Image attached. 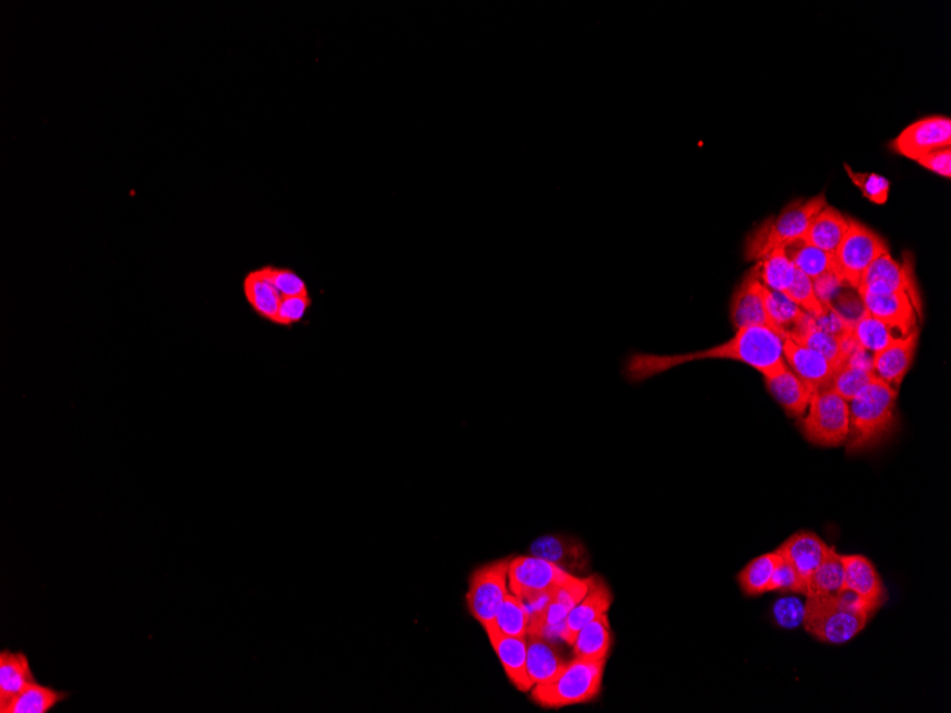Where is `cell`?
Returning <instances> with one entry per match:
<instances>
[{"mask_svg":"<svg viewBox=\"0 0 951 713\" xmlns=\"http://www.w3.org/2000/svg\"><path fill=\"white\" fill-rule=\"evenodd\" d=\"M857 290L860 294H919L912 265L893 260L889 251L871 262Z\"/></svg>","mask_w":951,"mask_h":713,"instance_id":"7c38bea8","label":"cell"},{"mask_svg":"<svg viewBox=\"0 0 951 713\" xmlns=\"http://www.w3.org/2000/svg\"><path fill=\"white\" fill-rule=\"evenodd\" d=\"M842 560L845 571L843 590L859 598L871 614L878 613L887 603L888 591L873 562L860 555L842 556Z\"/></svg>","mask_w":951,"mask_h":713,"instance_id":"8fae6325","label":"cell"},{"mask_svg":"<svg viewBox=\"0 0 951 713\" xmlns=\"http://www.w3.org/2000/svg\"><path fill=\"white\" fill-rule=\"evenodd\" d=\"M860 297L865 305V311L869 316L907 328V330H919V318H922L919 294H860Z\"/></svg>","mask_w":951,"mask_h":713,"instance_id":"9a60e30c","label":"cell"},{"mask_svg":"<svg viewBox=\"0 0 951 713\" xmlns=\"http://www.w3.org/2000/svg\"><path fill=\"white\" fill-rule=\"evenodd\" d=\"M758 269L762 285L776 293H785L796 274V269L786 257L784 248H777L758 261Z\"/></svg>","mask_w":951,"mask_h":713,"instance_id":"d590c367","label":"cell"},{"mask_svg":"<svg viewBox=\"0 0 951 713\" xmlns=\"http://www.w3.org/2000/svg\"><path fill=\"white\" fill-rule=\"evenodd\" d=\"M827 205L824 194L809 200L792 201L780 214L765 219L748 234L745 239V260L761 261L777 248H784L803 238L815 215Z\"/></svg>","mask_w":951,"mask_h":713,"instance_id":"277c9868","label":"cell"},{"mask_svg":"<svg viewBox=\"0 0 951 713\" xmlns=\"http://www.w3.org/2000/svg\"><path fill=\"white\" fill-rule=\"evenodd\" d=\"M69 698L68 692L56 691L37 682L23 691L4 713H49Z\"/></svg>","mask_w":951,"mask_h":713,"instance_id":"e575fe53","label":"cell"},{"mask_svg":"<svg viewBox=\"0 0 951 713\" xmlns=\"http://www.w3.org/2000/svg\"><path fill=\"white\" fill-rule=\"evenodd\" d=\"M311 295H298V297L283 298L278 312L274 319V325L293 328L306 319L309 309L312 308Z\"/></svg>","mask_w":951,"mask_h":713,"instance_id":"ab89813d","label":"cell"},{"mask_svg":"<svg viewBox=\"0 0 951 713\" xmlns=\"http://www.w3.org/2000/svg\"><path fill=\"white\" fill-rule=\"evenodd\" d=\"M845 170L849 175L852 182L871 203H888L890 181L887 177L875 175V173H856L849 166H845Z\"/></svg>","mask_w":951,"mask_h":713,"instance_id":"74e56055","label":"cell"},{"mask_svg":"<svg viewBox=\"0 0 951 713\" xmlns=\"http://www.w3.org/2000/svg\"><path fill=\"white\" fill-rule=\"evenodd\" d=\"M796 344L807 346L809 349L819 352L824 358L832 363L842 365L857 346L854 336H836L818 330L817 326L810 328L809 331L795 340Z\"/></svg>","mask_w":951,"mask_h":713,"instance_id":"d6a6232c","label":"cell"},{"mask_svg":"<svg viewBox=\"0 0 951 713\" xmlns=\"http://www.w3.org/2000/svg\"><path fill=\"white\" fill-rule=\"evenodd\" d=\"M613 593L603 579L597 575H592L587 593L580 599L571 613L561 623L559 637L567 642V645L573 644L575 635L579 634L581 628L594 621V619L607 614L613 604Z\"/></svg>","mask_w":951,"mask_h":713,"instance_id":"e0dca14e","label":"cell"},{"mask_svg":"<svg viewBox=\"0 0 951 713\" xmlns=\"http://www.w3.org/2000/svg\"><path fill=\"white\" fill-rule=\"evenodd\" d=\"M531 623L532 616L527 604L509 593L500 605L494 623L486 631H496L506 637L527 638Z\"/></svg>","mask_w":951,"mask_h":713,"instance_id":"1f68e13d","label":"cell"},{"mask_svg":"<svg viewBox=\"0 0 951 713\" xmlns=\"http://www.w3.org/2000/svg\"><path fill=\"white\" fill-rule=\"evenodd\" d=\"M531 552L532 556L550 561L569 574L579 575L589 570V551L578 538L569 536L540 537L532 544Z\"/></svg>","mask_w":951,"mask_h":713,"instance_id":"ac0fdd59","label":"cell"},{"mask_svg":"<svg viewBox=\"0 0 951 713\" xmlns=\"http://www.w3.org/2000/svg\"><path fill=\"white\" fill-rule=\"evenodd\" d=\"M799 428L805 439L819 448L845 445L849 439V403L831 388L813 392Z\"/></svg>","mask_w":951,"mask_h":713,"instance_id":"8992f818","label":"cell"},{"mask_svg":"<svg viewBox=\"0 0 951 713\" xmlns=\"http://www.w3.org/2000/svg\"><path fill=\"white\" fill-rule=\"evenodd\" d=\"M772 591H776V593L805 595L804 585L800 583L799 577L796 574L794 567H792L789 562L784 560L781 556L780 560H777L774 581H772Z\"/></svg>","mask_w":951,"mask_h":713,"instance_id":"b9f144b4","label":"cell"},{"mask_svg":"<svg viewBox=\"0 0 951 713\" xmlns=\"http://www.w3.org/2000/svg\"><path fill=\"white\" fill-rule=\"evenodd\" d=\"M927 170L936 173L941 177L950 178L951 176V152L949 148L937 150V152L927 154L917 162Z\"/></svg>","mask_w":951,"mask_h":713,"instance_id":"ee69618b","label":"cell"},{"mask_svg":"<svg viewBox=\"0 0 951 713\" xmlns=\"http://www.w3.org/2000/svg\"><path fill=\"white\" fill-rule=\"evenodd\" d=\"M888 251V243L879 234L849 218L845 237L833 254L835 272L843 283L857 289L871 262Z\"/></svg>","mask_w":951,"mask_h":713,"instance_id":"52a82bcc","label":"cell"},{"mask_svg":"<svg viewBox=\"0 0 951 713\" xmlns=\"http://www.w3.org/2000/svg\"><path fill=\"white\" fill-rule=\"evenodd\" d=\"M845 571H843L842 555L835 548H829L827 557L817 571L810 577L807 586L808 595H835L843 591Z\"/></svg>","mask_w":951,"mask_h":713,"instance_id":"836d02e7","label":"cell"},{"mask_svg":"<svg viewBox=\"0 0 951 713\" xmlns=\"http://www.w3.org/2000/svg\"><path fill=\"white\" fill-rule=\"evenodd\" d=\"M871 359H873V355L856 346L845 363L841 365V368L837 369L829 388L846 402H851L878 379L873 372Z\"/></svg>","mask_w":951,"mask_h":713,"instance_id":"ffe728a7","label":"cell"},{"mask_svg":"<svg viewBox=\"0 0 951 713\" xmlns=\"http://www.w3.org/2000/svg\"><path fill=\"white\" fill-rule=\"evenodd\" d=\"M606 661L575 658L545 684L534 685L533 701L546 710L587 703L602 691Z\"/></svg>","mask_w":951,"mask_h":713,"instance_id":"5b68a950","label":"cell"},{"mask_svg":"<svg viewBox=\"0 0 951 713\" xmlns=\"http://www.w3.org/2000/svg\"><path fill=\"white\" fill-rule=\"evenodd\" d=\"M763 378H765L768 392L774 396L789 416L800 419L807 413L813 392L803 379L792 372L788 365L780 372Z\"/></svg>","mask_w":951,"mask_h":713,"instance_id":"603a6c76","label":"cell"},{"mask_svg":"<svg viewBox=\"0 0 951 713\" xmlns=\"http://www.w3.org/2000/svg\"><path fill=\"white\" fill-rule=\"evenodd\" d=\"M951 144V120L949 117H925L908 126L892 142L894 152L919 162L937 150L949 148Z\"/></svg>","mask_w":951,"mask_h":713,"instance_id":"30bf717a","label":"cell"},{"mask_svg":"<svg viewBox=\"0 0 951 713\" xmlns=\"http://www.w3.org/2000/svg\"><path fill=\"white\" fill-rule=\"evenodd\" d=\"M777 560L780 556L776 551H772L749 561L738 574V584L742 593L748 597L772 593Z\"/></svg>","mask_w":951,"mask_h":713,"instance_id":"4dcf8cb0","label":"cell"},{"mask_svg":"<svg viewBox=\"0 0 951 713\" xmlns=\"http://www.w3.org/2000/svg\"><path fill=\"white\" fill-rule=\"evenodd\" d=\"M242 294L257 317L262 321L274 323L283 298L266 275L265 266L252 270L243 276Z\"/></svg>","mask_w":951,"mask_h":713,"instance_id":"d4e9b609","label":"cell"},{"mask_svg":"<svg viewBox=\"0 0 951 713\" xmlns=\"http://www.w3.org/2000/svg\"><path fill=\"white\" fill-rule=\"evenodd\" d=\"M564 665L563 656L547 637H527V674L533 687L550 681Z\"/></svg>","mask_w":951,"mask_h":713,"instance_id":"4316f807","label":"cell"},{"mask_svg":"<svg viewBox=\"0 0 951 713\" xmlns=\"http://www.w3.org/2000/svg\"><path fill=\"white\" fill-rule=\"evenodd\" d=\"M784 250L795 269L809 276L812 281L821 278V276L829 274V272H835L833 256L810 246L803 238L788 243V246L784 247Z\"/></svg>","mask_w":951,"mask_h":713,"instance_id":"f546056e","label":"cell"},{"mask_svg":"<svg viewBox=\"0 0 951 713\" xmlns=\"http://www.w3.org/2000/svg\"><path fill=\"white\" fill-rule=\"evenodd\" d=\"M873 616L859 598L843 590L835 595H808L804 627L815 640L842 645L859 635Z\"/></svg>","mask_w":951,"mask_h":713,"instance_id":"3957f363","label":"cell"},{"mask_svg":"<svg viewBox=\"0 0 951 713\" xmlns=\"http://www.w3.org/2000/svg\"><path fill=\"white\" fill-rule=\"evenodd\" d=\"M35 682V674L25 652H0V712L4 713Z\"/></svg>","mask_w":951,"mask_h":713,"instance_id":"7402d4cb","label":"cell"},{"mask_svg":"<svg viewBox=\"0 0 951 713\" xmlns=\"http://www.w3.org/2000/svg\"><path fill=\"white\" fill-rule=\"evenodd\" d=\"M729 316L735 330L747 326L771 328L765 301H763V285L759 278L758 264L744 275L741 283L735 289L730 298Z\"/></svg>","mask_w":951,"mask_h":713,"instance_id":"4fadbf2b","label":"cell"},{"mask_svg":"<svg viewBox=\"0 0 951 713\" xmlns=\"http://www.w3.org/2000/svg\"><path fill=\"white\" fill-rule=\"evenodd\" d=\"M509 561L510 558L482 566L468 581L467 608L485 631L494 623L500 605L510 593Z\"/></svg>","mask_w":951,"mask_h":713,"instance_id":"ba28073f","label":"cell"},{"mask_svg":"<svg viewBox=\"0 0 951 713\" xmlns=\"http://www.w3.org/2000/svg\"><path fill=\"white\" fill-rule=\"evenodd\" d=\"M486 634L509 681L519 691H531L533 684L527 674V638L506 637L496 631H486Z\"/></svg>","mask_w":951,"mask_h":713,"instance_id":"44dd1931","label":"cell"},{"mask_svg":"<svg viewBox=\"0 0 951 713\" xmlns=\"http://www.w3.org/2000/svg\"><path fill=\"white\" fill-rule=\"evenodd\" d=\"M763 301H765L766 316L770 319L772 330L780 333L784 340L785 337L790 340L803 325L805 318L809 316L798 305L790 301L784 293H776V290L768 289L765 286H763Z\"/></svg>","mask_w":951,"mask_h":713,"instance_id":"f1b7e54d","label":"cell"},{"mask_svg":"<svg viewBox=\"0 0 951 713\" xmlns=\"http://www.w3.org/2000/svg\"><path fill=\"white\" fill-rule=\"evenodd\" d=\"M813 319L815 326H817L818 330L832 333V335L836 336L851 335L852 328H854L845 318L839 316L835 309L831 307H824L821 316Z\"/></svg>","mask_w":951,"mask_h":713,"instance_id":"7bdbcfd3","label":"cell"},{"mask_svg":"<svg viewBox=\"0 0 951 713\" xmlns=\"http://www.w3.org/2000/svg\"><path fill=\"white\" fill-rule=\"evenodd\" d=\"M847 227H849V218H846L835 206L827 205L815 215L803 239L810 246L833 256L845 237Z\"/></svg>","mask_w":951,"mask_h":713,"instance_id":"484cf974","label":"cell"},{"mask_svg":"<svg viewBox=\"0 0 951 713\" xmlns=\"http://www.w3.org/2000/svg\"><path fill=\"white\" fill-rule=\"evenodd\" d=\"M829 548L831 546H828L818 534L807 532V530L792 534L785 543H782L780 548H776L777 555L794 567L800 583L804 585L805 595H807L810 577L822 565Z\"/></svg>","mask_w":951,"mask_h":713,"instance_id":"2e32d148","label":"cell"},{"mask_svg":"<svg viewBox=\"0 0 951 713\" xmlns=\"http://www.w3.org/2000/svg\"><path fill=\"white\" fill-rule=\"evenodd\" d=\"M899 391L876 379L849 403L847 454L869 452L887 442L896 430Z\"/></svg>","mask_w":951,"mask_h":713,"instance_id":"7a4b0ae2","label":"cell"},{"mask_svg":"<svg viewBox=\"0 0 951 713\" xmlns=\"http://www.w3.org/2000/svg\"><path fill=\"white\" fill-rule=\"evenodd\" d=\"M573 574L552 562L534 556L514 557L509 561V589L524 603L546 598Z\"/></svg>","mask_w":951,"mask_h":713,"instance_id":"9c48e42d","label":"cell"},{"mask_svg":"<svg viewBox=\"0 0 951 713\" xmlns=\"http://www.w3.org/2000/svg\"><path fill=\"white\" fill-rule=\"evenodd\" d=\"M611 645L613 632L607 614L581 628L571 644L575 658L590 661H607Z\"/></svg>","mask_w":951,"mask_h":713,"instance_id":"83f0119b","label":"cell"},{"mask_svg":"<svg viewBox=\"0 0 951 713\" xmlns=\"http://www.w3.org/2000/svg\"><path fill=\"white\" fill-rule=\"evenodd\" d=\"M915 331L882 321V319L871 317L868 312H865L864 316L857 319L854 328H852V336H854L859 348L875 355L888 348L893 342L902 340V337H906Z\"/></svg>","mask_w":951,"mask_h":713,"instance_id":"cb8c5ba5","label":"cell"},{"mask_svg":"<svg viewBox=\"0 0 951 713\" xmlns=\"http://www.w3.org/2000/svg\"><path fill=\"white\" fill-rule=\"evenodd\" d=\"M917 344H919V331L912 332L911 335L893 342L888 348L875 354L871 366L876 378L899 391L915 360Z\"/></svg>","mask_w":951,"mask_h":713,"instance_id":"d6986e66","label":"cell"},{"mask_svg":"<svg viewBox=\"0 0 951 713\" xmlns=\"http://www.w3.org/2000/svg\"><path fill=\"white\" fill-rule=\"evenodd\" d=\"M774 619L777 626L785 630H794L803 626L805 619V603L798 597H784L774 605Z\"/></svg>","mask_w":951,"mask_h":713,"instance_id":"60d3db41","label":"cell"},{"mask_svg":"<svg viewBox=\"0 0 951 713\" xmlns=\"http://www.w3.org/2000/svg\"><path fill=\"white\" fill-rule=\"evenodd\" d=\"M784 359L792 372L808 384L810 391L818 392L831 387V382L841 365L832 363L819 352L809 349L807 346L796 344L795 341L784 340Z\"/></svg>","mask_w":951,"mask_h":713,"instance_id":"5bb4252c","label":"cell"},{"mask_svg":"<svg viewBox=\"0 0 951 713\" xmlns=\"http://www.w3.org/2000/svg\"><path fill=\"white\" fill-rule=\"evenodd\" d=\"M784 294L810 317L817 318L823 312L824 307L815 293L813 281L798 270Z\"/></svg>","mask_w":951,"mask_h":713,"instance_id":"8d00e7d4","label":"cell"},{"mask_svg":"<svg viewBox=\"0 0 951 713\" xmlns=\"http://www.w3.org/2000/svg\"><path fill=\"white\" fill-rule=\"evenodd\" d=\"M782 348H784V337L776 331L766 326H747L737 330V333L724 344L690 352V354L653 355L632 352L622 366V375L631 383H641L677 366L698 363V360L723 359L751 366L762 377H770L786 366Z\"/></svg>","mask_w":951,"mask_h":713,"instance_id":"6da1fadb","label":"cell"},{"mask_svg":"<svg viewBox=\"0 0 951 713\" xmlns=\"http://www.w3.org/2000/svg\"><path fill=\"white\" fill-rule=\"evenodd\" d=\"M266 275L271 283L278 290L281 298L298 297V295H309L306 280L298 272L284 266L264 265Z\"/></svg>","mask_w":951,"mask_h":713,"instance_id":"f35d334b","label":"cell"}]
</instances>
